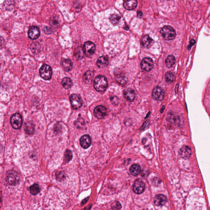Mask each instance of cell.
Masks as SVG:
<instances>
[{
  "instance_id": "obj_1",
  "label": "cell",
  "mask_w": 210,
  "mask_h": 210,
  "mask_svg": "<svg viewBox=\"0 0 210 210\" xmlns=\"http://www.w3.org/2000/svg\"><path fill=\"white\" fill-rule=\"evenodd\" d=\"M108 86L107 80L104 76H98L94 81V87L96 91L99 92H103L105 91L107 88Z\"/></svg>"
},
{
  "instance_id": "obj_2",
  "label": "cell",
  "mask_w": 210,
  "mask_h": 210,
  "mask_svg": "<svg viewBox=\"0 0 210 210\" xmlns=\"http://www.w3.org/2000/svg\"><path fill=\"white\" fill-rule=\"evenodd\" d=\"M20 177L19 174L14 170H10L6 173V181L11 185H15L20 182Z\"/></svg>"
},
{
  "instance_id": "obj_3",
  "label": "cell",
  "mask_w": 210,
  "mask_h": 210,
  "mask_svg": "<svg viewBox=\"0 0 210 210\" xmlns=\"http://www.w3.org/2000/svg\"><path fill=\"white\" fill-rule=\"evenodd\" d=\"M161 34L166 40H171L176 37V33L175 29L170 26H165L161 31Z\"/></svg>"
},
{
  "instance_id": "obj_4",
  "label": "cell",
  "mask_w": 210,
  "mask_h": 210,
  "mask_svg": "<svg viewBox=\"0 0 210 210\" xmlns=\"http://www.w3.org/2000/svg\"><path fill=\"white\" fill-rule=\"evenodd\" d=\"M40 73L41 77L44 79L49 80L52 77V70L49 65L44 64L41 67L40 69Z\"/></svg>"
},
{
  "instance_id": "obj_5",
  "label": "cell",
  "mask_w": 210,
  "mask_h": 210,
  "mask_svg": "<svg viewBox=\"0 0 210 210\" xmlns=\"http://www.w3.org/2000/svg\"><path fill=\"white\" fill-rule=\"evenodd\" d=\"M10 122L13 128L18 129L22 125V117L19 113H15L11 117Z\"/></svg>"
},
{
  "instance_id": "obj_6",
  "label": "cell",
  "mask_w": 210,
  "mask_h": 210,
  "mask_svg": "<svg viewBox=\"0 0 210 210\" xmlns=\"http://www.w3.org/2000/svg\"><path fill=\"white\" fill-rule=\"evenodd\" d=\"M70 100L72 108L74 110H77L82 107L83 102L82 98L78 95L73 94L71 95Z\"/></svg>"
},
{
  "instance_id": "obj_7",
  "label": "cell",
  "mask_w": 210,
  "mask_h": 210,
  "mask_svg": "<svg viewBox=\"0 0 210 210\" xmlns=\"http://www.w3.org/2000/svg\"><path fill=\"white\" fill-rule=\"evenodd\" d=\"M96 46L93 42H85L83 46V50L85 54L87 56H91L93 55L95 51Z\"/></svg>"
},
{
  "instance_id": "obj_8",
  "label": "cell",
  "mask_w": 210,
  "mask_h": 210,
  "mask_svg": "<svg viewBox=\"0 0 210 210\" xmlns=\"http://www.w3.org/2000/svg\"><path fill=\"white\" fill-rule=\"evenodd\" d=\"M164 90L161 87L157 86L154 88L152 92V97L154 100H161L164 98Z\"/></svg>"
},
{
  "instance_id": "obj_9",
  "label": "cell",
  "mask_w": 210,
  "mask_h": 210,
  "mask_svg": "<svg viewBox=\"0 0 210 210\" xmlns=\"http://www.w3.org/2000/svg\"><path fill=\"white\" fill-rule=\"evenodd\" d=\"M107 109L104 106L99 105L96 107L94 110V115L97 119H101L106 115Z\"/></svg>"
},
{
  "instance_id": "obj_10",
  "label": "cell",
  "mask_w": 210,
  "mask_h": 210,
  "mask_svg": "<svg viewBox=\"0 0 210 210\" xmlns=\"http://www.w3.org/2000/svg\"><path fill=\"white\" fill-rule=\"evenodd\" d=\"M154 66V62L150 58H145L143 59L141 63L142 69L145 71H150Z\"/></svg>"
},
{
  "instance_id": "obj_11",
  "label": "cell",
  "mask_w": 210,
  "mask_h": 210,
  "mask_svg": "<svg viewBox=\"0 0 210 210\" xmlns=\"http://www.w3.org/2000/svg\"><path fill=\"white\" fill-rule=\"evenodd\" d=\"M145 189V184L142 180H138L134 184L133 190L137 194H140L144 192Z\"/></svg>"
},
{
  "instance_id": "obj_12",
  "label": "cell",
  "mask_w": 210,
  "mask_h": 210,
  "mask_svg": "<svg viewBox=\"0 0 210 210\" xmlns=\"http://www.w3.org/2000/svg\"><path fill=\"white\" fill-rule=\"evenodd\" d=\"M40 35V31L38 27L32 26L30 28L28 31V35L30 39L36 40L39 37Z\"/></svg>"
},
{
  "instance_id": "obj_13",
  "label": "cell",
  "mask_w": 210,
  "mask_h": 210,
  "mask_svg": "<svg viewBox=\"0 0 210 210\" xmlns=\"http://www.w3.org/2000/svg\"><path fill=\"white\" fill-rule=\"evenodd\" d=\"M179 154L181 158L184 159H188L191 155L192 150L189 146H183L180 149Z\"/></svg>"
},
{
  "instance_id": "obj_14",
  "label": "cell",
  "mask_w": 210,
  "mask_h": 210,
  "mask_svg": "<svg viewBox=\"0 0 210 210\" xmlns=\"http://www.w3.org/2000/svg\"><path fill=\"white\" fill-rule=\"evenodd\" d=\"M124 96L128 101L132 102L134 100L136 97V92L132 89H126L124 91Z\"/></svg>"
},
{
  "instance_id": "obj_15",
  "label": "cell",
  "mask_w": 210,
  "mask_h": 210,
  "mask_svg": "<svg viewBox=\"0 0 210 210\" xmlns=\"http://www.w3.org/2000/svg\"><path fill=\"white\" fill-rule=\"evenodd\" d=\"M80 145L82 148L87 149L91 146V138L88 135H85L82 136L80 140Z\"/></svg>"
},
{
  "instance_id": "obj_16",
  "label": "cell",
  "mask_w": 210,
  "mask_h": 210,
  "mask_svg": "<svg viewBox=\"0 0 210 210\" xmlns=\"http://www.w3.org/2000/svg\"><path fill=\"white\" fill-rule=\"evenodd\" d=\"M167 199L166 197L163 194H158L156 196L154 199V203L156 206L162 207L167 203Z\"/></svg>"
},
{
  "instance_id": "obj_17",
  "label": "cell",
  "mask_w": 210,
  "mask_h": 210,
  "mask_svg": "<svg viewBox=\"0 0 210 210\" xmlns=\"http://www.w3.org/2000/svg\"><path fill=\"white\" fill-rule=\"evenodd\" d=\"M116 82L122 86H124L127 82V78L125 74L122 72H118L115 74Z\"/></svg>"
},
{
  "instance_id": "obj_18",
  "label": "cell",
  "mask_w": 210,
  "mask_h": 210,
  "mask_svg": "<svg viewBox=\"0 0 210 210\" xmlns=\"http://www.w3.org/2000/svg\"><path fill=\"white\" fill-rule=\"evenodd\" d=\"M137 4L138 1L136 0L124 1V6L126 9L132 10L136 8Z\"/></svg>"
},
{
  "instance_id": "obj_19",
  "label": "cell",
  "mask_w": 210,
  "mask_h": 210,
  "mask_svg": "<svg viewBox=\"0 0 210 210\" xmlns=\"http://www.w3.org/2000/svg\"><path fill=\"white\" fill-rule=\"evenodd\" d=\"M96 64L99 68H104L107 66L109 61L106 57L103 56L99 58Z\"/></svg>"
},
{
  "instance_id": "obj_20",
  "label": "cell",
  "mask_w": 210,
  "mask_h": 210,
  "mask_svg": "<svg viewBox=\"0 0 210 210\" xmlns=\"http://www.w3.org/2000/svg\"><path fill=\"white\" fill-rule=\"evenodd\" d=\"M24 130L26 133L28 134L33 135L35 131V125L31 122H27L24 126Z\"/></svg>"
},
{
  "instance_id": "obj_21",
  "label": "cell",
  "mask_w": 210,
  "mask_h": 210,
  "mask_svg": "<svg viewBox=\"0 0 210 210\" xmlns=\"http://www.w3.org/2000/svg\"><path fill=\"white\" fill-rule=\"evenodd\" d=\"M142 45L146 48H149L152 45L154 41L148 36H145L142 40Z\"/></svg>"
},
{
  "instance_id": "obj_22",
  "label": "cell",
  "mask_w": 210,
  "mask_h": 210,
  "mask_svg": "<svg viewBox=\"0 0 210 210\" xmlns=\"http://www.w3.org/2000/svg\"><path fill=\"white\" fill-rule=\"evenodd\" d=\"M94 73L91 71H88L83 75V80L86 83L89 84L92 82Z\"/></svg>"
},
{
  "instance_id": "obj_23",
  "label": "cell",
  "mask_w": 210,
  "mask_h": 210,
  "mask_svg": "<svg viewBox=\"0 0 210 210\" xmlns=\"http://www.w3.org/2000/svg\"><path fill=\"white\" fill-rule=\"evenodd\" d=\"M62 65L64 70L66 72L70 71L72 69V63L69 59H64L62 62Z\"/></svg>"
},
{
  "instance_id": "obj_24",
  "label": "cell",
  "mask_w": 210,
  "mask_h": 210,
  "mask_svg": "<svg viewBox=\"0 0 210 210\" xmlns=\"http://www.w3.org/2000/svg\"><path fill=\"white\" fill-rule=\"evenodd\" d=\"M130 171L133 175L135 176H137L141 172V167L139 165L133 164L130 167Z\"/></svg>"
},
{
  "instance_id": "obj_25",
  "label": "cell",
  "mask_w": 210,
  "mask_h": 210,
  "mask_svg": "<svg viewBox=\"0 0 210 210\" xmlns=\"http://www.w3.org/2000/svg\"><path fill=\"white\" fill-rule=\"evenodd\" d=\"M62 84L64 88L68 89L72 86L73 83L72 80L68 77H64L62 81Z\"/></svg>"
},
{
  "instance_id": "obj_26",
  "label": "cell",
  "mask_w": 210,
  "mask_h": 210,
  "mask_svg": "<svg viewBox=\"0 0 210 210\" xmlns=\"http://www.w3.org/2000/svg\"><path fill=\"white\" fill-rule=\"evenodd\" d=\"M176 63V59L173 55H169L166 60V64L168 68H172Z\"/></svg>"
},
{
  "instance_id": "obj_27",
  "label": "cell",
  "mask_w": 210,
  "mask_h": 210,
  "mask_svg": "<svg viewBox=\"0 0 210 210\" xmlns=\"http://www.w3.org/2000/svg\"><path fill=\"white\" fill-rule=\"evenodd\" d=\"M40 45L38 42H33L31 45V51L33 54H36L39 53L40 52Z\"/></svg>"
},
{
  "instance_id": "obj_28",
  "label": "cell",
  "mask_w": 210,
  "mask_h": 210,
  "mask_svg": "<svg viewBox=\"0 0 210 210\" xmlns=\"http://www.w3.org/2000/svg\"><path fill=\"white\" fill-rule=\"evenodd\" d=\"M84 51L83 48L82 47H78L75 50L74 54L76 58L78 60L82 58L84 54Z\"/></svg>"
},
{
  "instance_id": "obj_29",
  "label": "cell",
  "mask_w": 210,
  "mask_h": 210,
  "mask_svg": "<svg viewBox=\"0 0 210 210\" xmlns=\"http://www.w3.org/2000/svg\"><path fill=\"white\" fill-rule=\"evenodd\" d=\"M73 158L72 153L71 151L67 149L64 153V163H68L72 160Z\"/></svg>"
},
{
  "instance_id": "obj_30",
  "label": "cell",
  "mask_w": 210,
  "mask_h": 210,
  "mask_svg": "<svg viewBox=\"0 0 210 210\" xmlns=\"http://www.w3.org/2000/svg\"><path fill=\"white\" fill-rule=\"evenodd\" d=\"M30 193L33 195H36L38 194L40 191V186L37 184H34L30 186Z\"/></svg>"
},
{
  "instance_id": "obj_31",
  "label": "cell",
  "mask_w": 210,
  "mask_h": 210,
  "mask_svg": "<svg viewBox=\"0 0 210 210\" xmlns=\"http://www.w3.org/2000/svg\"><path fill=\"white\" fill-rule=\"evenodd\" d=\"M175 75L171 72H168L166 73V81L168 83H172L175 81Z\"/></svg>"
},
{
  "instance_id": "obj_32",
  "label": "cell",
  "mask_w": 210,
  "mask_h": 210,
  "mask_svg": "<svg viewBox=\"0 0 210 210\" xmlns=\"http://www.w3.org/2000/svg\"><path fill=\"white\" fill-rule=\"evenodd\" d=\"M121 17L117 14H113L110 16V21L112 24L116 25L118 24L120 20Z\"/></svg>"
},
{
  "instance_id": "obj_33",
  "label": "cell",
  "mask_w": 210,
  "mask_h": 210,
  "mask_svg": "<svg viewBox=\"0 0 210 210\" xmlns=\"http://www.w3.org/2000/svg\"><path fill=\"white\" fill-rule=\"evenodd\" d=\"M50 23L51 26L54 28L58 27L60 25L59 19L56 16H53L51 18L50 20Z\"/></svg>"
},
{
  "instance_id": "obj_34",
  "label": "cell",
  "mask_w": 210,
  "mask_h": 210,
  "mask_svg": "<svg viewBox=\"0 0 210 210\" xmlns=\"http://www.w3.org/2000/svg\"><path fill=\"white\" fill-rule=\"evenodd\" d=\"M56 177L57 179L59 181H63L65 180L66 176L64 172H62V171H60V172H57Z\"/></svg>"
},
{
  "instance_id": "obj_35",
  "label": "cell",
  "mask_w": 210,
  "mask_h": 210,
  "mask_svg": "<svg viewBox=\"0 0 210 210\" xmlns=\"http://www.w3.org/2000/svg\"><path fill=\"white\" fill-rule=\"evenodd\" d=\"M111 208L113 210H119L122 208V206L119 202L115 201L112 203Z\"/></svg>"
},
{
  "instance_id": "obj_36",
  "label": "cell",
  "mask_w": 210,
  "mask_h": 210,
  "mask_svg": "<svg viewBox=\"0 0 210 210\" xmlns=\"http://www.w3.org/2000/svg\"><path fill=\"white\" fill-rule=\"evenodd\" d=\"M85 124L84 121L82 118H79L75 122V125L78 128L82 127Z\"/></svg>"
},
{
  "instance_id": "obj_37",
  "label": "cell",
  "mask_w": 210,
  "mask_h": 210,
  "mask_svg": "<svg viewBox=\"0 0 210 210\" xmlns=\"http://www.w3.org/2000/svg\"><path fill=\"white\" fill-rule=\"evenodd\" d=\"M62 126L60 124H58L55 125L54 128V131L55 133L59 134L61 132L62 130Z\"/></svg>"
},
{
  "instance_id": "obj_38",
  "label": "cell",
  "mask_w": 210,
  "mask_h": 210,
  "mask_svg": "<svg viewBox=\"0 0 210 210\" xmlns=\"http://www.w3.org/2000/svg\"><path fill=\"white\" fill-rule=\"evenodd\" d=\"M44 31L46 34L49 35L53 33V30L49 26H46L44 28Z\"/></svg>"
},
{
  "instance_id": "obj_39",
  "label": "cell",
  "mask_w": 210,
  "mask_h": 210,
  "mask_svg": "<svg viewBox=\"0 0 210 210\" xmlns=\"http://www.w3.org/2000/svg\"><path fill=\"white\" fill-rule=\"evenodd\" d=\"M196 43L195 41L194 40H192L191 41H190V44H189V46H188V49L189 50L190 49H191L192 46L195 44Z\"/></svg>"
},
{
  "instance_id": "obj_40",
  "label": "cell",
  "mask_w": 210,
  "mask_h": 210,
  "mask_svg": "<svg viewBox=\"0 0 210 210\" xmlns=\"http://www.w3.org/2000/svg\"><path fill=\"white\" fill-rule=\"evenodd\" d=\"M88 199L89 198H87L84 199V200H82V203H81L82 205H83L84 204H85V203H86V202H87V200H88Z\"/></svg>"
},
{
  "instance_id": "obj_41",
  "label": "cell",
  "mask_w": 210,
  "mask_h": 210,
  "mask_svg": "<svg viewBox=\"0 0 210 210\" xmlns=\"http://www.w3.org/2000/svg\"><path fill=\"white\" fill-rule=\"evenodd\" d=\"M137 14L139 17H141L142 16V13L141 11H138Z\"/></svg>"
},
{
  "instance_id": "obj_42",
  "label": "cell",
  "mask_w": 210,
  "mask_h": 210,
  "mask_svg": "<svg viewBox=\"0 0 210 210\" xmlns=\"http://www.w3.org/2000/svg\"></svg>"
}]
</instances>
